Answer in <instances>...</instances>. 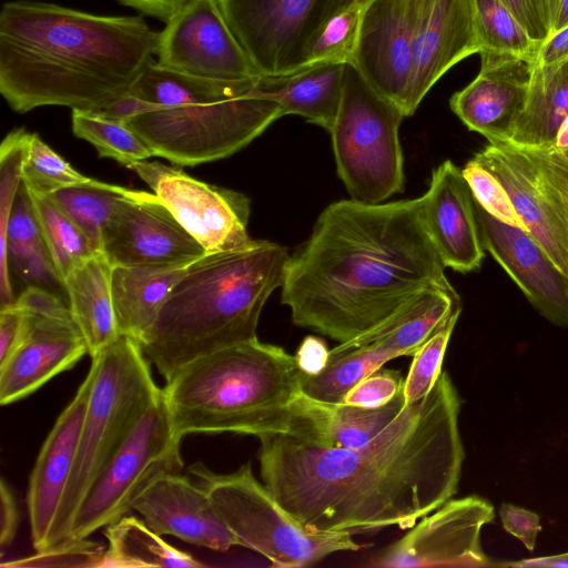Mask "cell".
Here are the masks:
<instances>
[{
  "label": "cell",
  "instance_id": "cell-1",
  "mask_svg": "<svg viewBox=\"0 0 568 568\" xmlns=\"http://www.w3.org/2000/svg\"><path fill=\"white\" fill-rule=\"evenodd\" d=\"M460 398L447 372L358 448H332L288 433L260 437L263 484L312 530L410 529L456 494L464 460Z\"/></svg>",
  "mask_w": 568,
  "mask_h": 568
},
{
  "label": "cell",
  "instance_id": "cell-2",
  "mask_svg": "<svg viewBox=\"0 0 568 568\" xmlns=\"http://www.w3.org/2000/svg\"><path fill=\"white\" fill-rule=\"evenodd\" d=\"M427 231L423 197L326 206L290 255L281 302L295 325L338 343L383 323L422 290L455 291Z\"/></svg>",
  "mask_w": 568,
  "mask_h": 568
},
{
  "label": "cell",
  "instance_id": "cell-3",
  "mask_svg": "<svg viewBox=\"0 0 568 568\" xmlns=\"http://www.w3.org/2000/svg\"><path fill=\"white\" fill-rule=\"evenodd\" d=\"M158 41L139 16L9 1L0 12V93L19 113L45 105L99 112L133 91Z\"/></svg>",
  "mask_w": 568,
  "mask_h": 568
},
{
  "label": "cell",
  "instance_id": "cell-4",
  "mask_svg": "<svg viewBox=\"0 0 568 568\" xmlns=\"http://www.w3.org/2000/svg\"><path fill=\"white\" fill-rule=\"evenodd\" d=\"M290 254L277 243L206 253L170 292L140 348L164 381L189 363L256 338L263 306L282 287Z\"/></svg>",
  "mask_w": 568,
  "mask_h": 568
},
{
  "label": "cell",
  "instance_id": "cell-5",
  "mask_svg": "<svg viewBox=\"0 0 568 568\" xmlns=\"http://www.w3.org/2000/svg\"><path fill=\"white\" fill-rule=\"evenodd\" d=\"M295 356L256 338L189 363L162 388L173 432L290 433L303 398Z\"/></svg>",
  "mask_w": 568,
  "mask_h": 568
},
{
  "label": "cell",
  "instance_id": "cell-6",
  "mask_svg": "<svg viewBox=\"0 0 568 568\" xmlns=\"http://www.w3.org/2000/svg\"><path fill=\"white\" fill-rule=\"evenodd\" d=\"M93 383L70 478L44 549L64 540L84 494L162 395L136 341L120 335L92 358Z\"/></svg>",
  "mask_w": 568,
  "mask_h": 568
},
{
  "label": "cell",
  "instance_id": "cell-7",
  "mask_svg": "<svg viewBox=\"0 0 568 568\" xmlns=\"http://www.w3.org/2000/svg\"><path fill=\"white\" fill-rule=\"evenodd\" d=\"M240 546L250 548L273 567L316 564L338 551L361 548L348 531L312 530L302 526L253 475L251 464L230 474H215L202 463L190 466Z\"/></svg>",
  "mask_w": 568,
  "mask_h": 568
},
{
  "label": "cell",
  "instance_id": "cell-8",
  "mask_svg": "<svg viewBox=\"0 0 568 568\" xmlns=\"http://www.w3.org/2000/svg\"><path fill=\"white\" fill-rule=\"evenodd\" d=\"M405 118L349 63L341 105L329 131L337 174L351 199L377 204L404 189L398 129Z\"/></svg>",
  "mask_w": 568,
  "mask_h": 568
},
{
  "label": "cell",
  "instance_id": "cell-9",
  "mask_svg": "<svg viewBox=\"0 0 568 568\" xmlns=\"http://www.w3.org/2000/svg\"><path fill=\"white\" fill-rule=\"evenodd\" d=\"M282 116L280 104L261 97L254 87L211 103L154 108L124 123L156 156L194 166L236 153Z\"/></svg>",
  "mask_w": 568,
  "mask_h": 568
},
{
  "label": "cell",
  "instance_id": "cell-10",
  "mask_svg": "<svg viewBox=\"0 0 568 568\" xmlns=\"http://www.w3.org/2000/svg\"><path fill=\"white\" fill-rule=\"evenodd\" d=\"M180 443L162 392L84 494L62 542L85 539L129 515L154 479L181 473Z\"/></svg>",
  "mask_w": 568,
  "mask_h": 568
},
{
  "label": "cell",
  "instance_id": "cell-11",
  "mask_svg": "<svg viewBox=\"0 0 568 568\" xmlns=\"http://www.w3.org/2000/svg\"><path fill=\"white\" fill-rule=\"evenodd\" d=\"M459 306L456 291L422 290L373 329L331 349L328 363L318 375L302 373V392L321 402H343L356 383L386 362L413 356Z\"/></svg>",
  "mask_w": 568,
  "mask_h": 568
},
{
  "label": "cell",
  "instance_id": "cell-12",
  "mask_svg": "<svg viewBox=\"0 0 568 568\" xmlns=\"http://www.w3.org/2000/svg\"><path fill=\"white\" fill-rule=\"evenodd\" d=\"M338 0H219L236 40L262 77L303 69L307 50Z\"/></svg>",
  "mask_w": 568,
  "mask_h": 568
},
{
  "label": "cell",
  "instance_id": "cell-13",
  "mask_svg": "<svg viewBox=\"0 0 568 568\" xmlns=\"http://www.w3.org/2000/svg\"><path fill=\"white\" fill-rule=\"evenodd\" d=\"M14 303L26 312V326L17 348L0 366L1 405L29 396L88 354L69 305L55 293L31 285Z\"/></svg>",
  "mask_w": 568,
  "mask_h": 568
},
{
  "label": "cell",
  "instance_id": "cell-14",
  "mask_svg": "<svg viewBox=\"0 0 568 568\" xmlns=\"http://www.w3.org/2000/svg\"><path fill=\"white\" fill-rule=\"evenodd\" d=\"M130 169L207 253L241 248L253 241L247 233L251 202L244 194L158 162L139 161Z\"/></svg>",
  "mask_w": 568,
  "mask_h": 568
},
{
  "label": "cell",
  "instance_id": "cell-15",
  "mask_svg": "<svg viewBox=\"0 0 568 568\" xmlns=\"http://www.w3.org/2000/svg\"><path fill=\"white\" fill-rule=\"evenodd\" d=\"M493 505L478 496L449 499L422 518L400 539L371 559L369 567H488L481 528L493 521Z\"/></svg>",
  "mask_w": 568,
  "mask_h": 568
},
{
  "label": "cell",
  "instance_id": "cell-16",
  "mask_svg": "<svg viewBox=\"0 0 568 568\" xmlns=\"http://www.w3.org/2000/svg\"><path fill=\"white\" fill-rule=\"evenodd\" d=\"M155 55L163 67L213 80L262 77L231 31L219 0H195L166 22Z\"/></svg>",
  "mask_w": 568,
  "mask_h": 568
},
{
  "label": "cell",
  "instance_id": "cell-17",
  "mask_svg": "<svg viewBox=\"0 0 568 568\" xmlns=\"http://www.w3.org/2000/svg\"><path fill=\"white\" fill-rule=\"evenodd\" d=\"M112 266L186 264L207 252L153 193L128 189L100 251Z\"/></svg>",
  "mask_w": 568,
  "mask_h": 568
},
{
  "label": "cell",
  "instance_id": "cell-18",
  "mask_svg": "<svg viewBox=\"0 0 568 568\" xmlns=\"http://www.w3.org/2000/svg\"><path fill=\"white\" fill-rule=\"evenodd\" d=\"M425 0H372L364 10L349 62L405 115L414 38Z\"/></svg>",
  "mask_w": 568,
  "mask_h": 568
},
{
  "label": "cell",
  "instance_id": "cell-19",
  "mask_svg": "<svg viewBox=\"0 0 568 568\" xmlns=\"http://www.w3.org/2000/svg\"><path fill=\"white\" fill-rule=\"evenodd\" d=\"M474 202L484 250L544 317L568 327V278L527 231L495 219Z\"/></svg>",
  "mask_w": 568,
  "mask_h": 568
},
{
  "label": "cell",
  "instance_id": "cell-20",
  "mask_svg": "<svg viewBox=\"0 0 568 568\" xmlns=\"http://www.w3.org/2000/svg\"><path fill=\"white\" fill-rule=\"evenodd\" d=\"M474 0H425L413 44L405 116L456 63L479 53Z\"/></svg>",
  "mask_w": 568,
  "mask_h": 568
},
{
  "label": "cell",
  "instance_id": "cell-21",
  "mask_svg": "<svg viewBox=\"0 0 568 568\" xmlns=\"http://www.w3.org/2000/svg\"><path fill=\"white\" fill-rule=\"evenodd\" d=\"M474 160L504 186L528 233L568 278V226L523 148L488 142Z\"/></svg>",
  "mask_w": 568,
  "mask_h": 568
},
{
  "label": "cell",
  "instance_id": "cell-22",
  "mask_svg": "<svg viewBox=\"0 0 568 568\" xmlns=\"http://www.w3.org/2000/svg\"><path fill=\"white\" fill-rule=\"evenodd\" d=\"M476 78L449 100L452 111L488 142L509 141L528 93L536 59L479 53Z\"/></svg>",
  "mask_w": 568,
  "mask_h": 568
},
{
  "label": "cell",
  "instance_id": "cell-23",
  "mask_svg": "<svg viewBox=\"0 0 568 568\" xmlns=\"http://www.w3.org/2000/svg\"><path fill=\"white\" fill-rule=\"evenodd\" d=\"M133 510L161 536L170 535L217 551L240 546L205 488L181 473L154 479L136 498Z\"/></svg>",
  "mask_w": 568,
  "mask_h": 568
},
{
  "label": "cell",
  "instance_id": "cell-24",
  "mask_svg": "<svg viewBox=\"0 0 568 568\" xmlns=\"http://www.w3.org/2000/svg\"><path fill=\"white\" fill-rule=\"evenodd\" d=\"M90 367L70 404L44 440L28 485L27 506L33 548L47 546L54 518L71 475L93 383Z\"/></svg>",
  "mask_w": 568,
  "mask_h": 568
},
{
  "label": "cell",
  "instance_id": "cell-25",
  "mask_svg": "<svg viewBox=\"0 0 568 568\" xmlns=\"http://www.w3.org/2000/svg\"><path fill=\"white\" fill-rule=\"evenodd\" d=\"M422 197L426 227L444 265L460 273L478 270L485 250L474 196L462 170L450 160L440 163Z\"/></svg>",
  "mask_w": 568,
  "mask_h": 568
},
{
  "label": "cell",
  "instance_id": "cell-26",
  "mask_svg": "<svg viewBox=\"0 0 568 568\" xmlns=\"http://www.w3.org/2000/svg\"><path fill=\"white\" fill-rule=\"evenodd\" d=\"M406 406L403 388L389 403L373 408L321 402L304 394L288 434L326 447L358 448L385 430Z\"/></svg>",
  "mask_w": 568,
  "mask_h": 568
},
{
  "label": "cell",
  "instance_id": "cell-27",
  "mask_svg": "<svg viewBox=\"0 0 568 568\" xmlns=\"http://www.w3.org/2000/svg\"><path fill=\"white\" fill-rule=\"evenodd\" d=\"M9 266L27 286H40L53 293L60 288L65 292L48 250L32 199L22 182L7 224L1 230V306L16 301L9 281Z\"/></svg>",
  "mask_w": 568,
  "mask_h": 568
},
{
  "label": "cell",
  "instance_id": "cell-28",
  "mask_svg": "<svg viewBox=\"0 0 568 568\" xmlns=\"http://www.w3.org/2000/svg\"><path fill=\"white\" fill-rule=\"evenodd\" d=\"M190 264L113 266L111 292L119 334L139 343Z\"/></svg>",
  "mask_w": 568,
  "mask_h": 568
},
{
  "label": "cell",
  "instance_id": "cell-29",
  "mask_svg": "<svg viewBox=\"0 0 568 568\" xmlns=\"http://www.w3.org/2000/svg\"><path fill=\"white\" fill-rule=\"evenodd\" d=\"M346 64H317L284 78L261 77L255 91L278 103L283 116L301 115L329 132L343 97Z\"/></svg>",
  "mask_w": 568,
  "mask_h": 568
},
{
  "label": "cell",
  "instance_id": "cell-30",
  "mask_svg": "<svg viewBox=\"0 0 568 568\" xmlns=\"http://www.w3.org/2000/svg\"><path fill=\"white\" fill-rule=\"evenodd\" d=\"M112 268L106 257L97 252L63 281L68 305L91 358L120 336L111 292Z\"/></svg>",
  "mask_w": 568,
  "mask_h": 568
},
{
  "label": "cell",
  "instance_id": "cell-31",
  "mask_svg": "<svg viewBox=\"0 0 568 568\" xmlns=\"http://www.w3.org/2000/svg\"><path fill=\"white\" fill-rule=\"evenodd\" d=\"M567 116L568 60L552 65L536 61L524 109L505 142L528 148L552 146Z\"/></svg>",
  "mask_w": 568,
  "mask_h": 568
},
{
  "label": "cell",
  "instance_id": "cell-32",
  "mask_svg": "<svg viewBox=\"0 0 568 568\" xmlns=\"http://www.w3.org/2000/svg\"><path fill=\"white\" fill-rule=\"evenodd\" d=\"M108 547L103 568L183 567L204 565L155 532L144 520L125 515L104 527Z\"/></svg>",
  "mask_w": 568,
  "mask_h": 568
},
{
  "label": "cell",
  "instance_id": "cell-33",
  "mask_svg": "<svg viewBox=\"0 0 568 568\" xmlns=\"http://www.w3.org/2000/svg\"><path fill=\"white\" fill-rule=\"evenodd\" d=\"M260 79L213 80L169 69L153 61L140 77L132 93L158 108H176L205 104L244 94L253 89Z\"/></svg>",
  "mask_w": 568,
  "mask_h": 568
},
{
  "label": "cell",
  "instance_id": "cell-34",
  "mask_svg": "<svg viewBox=\"0 0 568 568\" xmlns=\"http://www.w3.org/2000/svg\"><path fill=\"white\" fill-rule=\"evenodd\" d=\"M126 190L93 180L87 184L60 189L51 195L82 231L93 251L100 252L105 226Z\"/></svg>",
  "mask_w": 568,
  "mask_h": 568
},
{
  "label": "cell",
  "instance_id": "cell-35",
  "mask_svg": "<svg viewBox=\"0 0 568 568\" xmlns=\"http://www.w3.org/2000/svg\"><path fill=\"white\" fill-rule=\"evenodd\" d=\"M30 196L52 262L63 282L73 268L97 252L51 194L30 193Z\"/></svg>",
  "mask_w": 568,
  "mask_h": 568
},
{
  "label": "cell",
  "instance_id": "cell-36",
  "mask_svg": "<svg viewBox=\"0 0 568 568\" xmlns=\"http://www.w3.org/2000/svg\"><path fill=\"white\" fill-rule=\"evenodd\" d=\"M73 133L91 143L100 156L112 159L128 168L156 156L143 138L126 123L95 112L72 110Z\"/></svg>",
  "mask_w": 568,
  "mask_h": 568
},
{
  "label": "cell",
  "instance_id": "cell-37",
  "mask_svg": "<svg viewBox=\"0 0 568 568\" xmlns=\"http://www.w3.org/2000/svg\"><path fill=\"white\" fill-rule=\"evenodd\" d=\"M474 9L479 53L537 59L541 44L530 38L501 0H474Z\"/></svg>",
  "mask_w": 568,
  "mask_h": 568
},
{
  "label": "cell",
  "instance_id": "cell-38",
  "mask_svg": "<svg viewBox=\"0 0 568 568\" xmlns=\"http://www.w3.org/2000/svg\"><path fill=\"white\" fill-rule=\"evenodd\" d=\"M365 7L352 3L327 19L307 50L303 69L324 63H349Z\"/></svg>",
  "mask_w": 568,
  "mask_h": 568
},
{
  "label": "cell",
  "instance_id": "cell-39",
  "mask_svg": "<svg viewBox=\"0 0 568 568\" xmlns=\"http://www.w3.org/2000/svg\"><path fill=\"white\" fill-rule=\"evenodd\" d=\"M92 181L74 170L37 133H30L21 173V182L30 193L52 194L60 189Z\"/></svg>",
  "mask_w": 568,
  "mask_h": 568
},
{
  "label": "cell",
  "instance_id": "cell-40",
  "mask_svg": "<svg viewBox=\"0 0 568 568\" xmlns=\"http://www.w3.org/2000/svg\"><path fill=\"white\" fill-rule=\"evenodd\" d=\"M460 312L462 306L456 307L413 355V362L403 386L406 405L425 397L436 384L442 373V364L449 338Z\"/></svg>",
  "mask_w": 568,
  "mask_h": 568
},
{
  "label": "cell",
  "instance_id": "cell-41",
  "mask_svg": "<svg viewBox=\"0 0 568 568\" xmlns=\"http://www.w3.org/2000/svg\"><path fill=\"white\" fill-rule=\"evenodd\" d=\"M462 173L475 201L486 212L506 224L527 231L504 186L486 168L471 159L463 168Z\"/></svg>",
  "mask_w": 568,
  "mask_h": 568
},
{
  "label": "cell",
  "instance_id": "cell-42",
  "mask_svg": "<svg viewBox=\"0 0 568 568\" xmlns=\"http://www.w3.org/2000/svg\"><path fill=\"white\" fill-rule=\"evenodd\" d=\"M105 548L85 539L51 546L32 557L2 564V567H91L103 568Z\"/></svg>",
  "mask_w": 568,
  "mask_h": 568
},
{
  "label": "cell",
  "instance_id": "cell-43",
  "mask_svg": "<svg viewBox=\"0 0 568 568\" xmlns=\"http://www.w3.org/2000/svg\"><path fill=\"white\" fill-rule=\"evenodd\" d=\"M520 148L535 164L546 191L568 226V149L560 150L554 145Z\"/></svg>",
  "mask_w": 568,
  "mask_h": 568
},
{
  "label": "cell",
  "instance_id": "cell-44",
  "mask_svg": "<svg viewBox=\"0 0 568 568\" xmlns=\"http://www.w3.org/2000/svg\"><path fill=\"white\" fill-rule=\"evenodd\" d=\"M403 386L404 379L398 371L381 367L356 383L342 403L367 408L379 407L389 403Z\"/></svg>",
  "mask_w": 568,
  "mask_h": 568
},
{
  "label": "cell",
  "instance_id": "cell-45",
  "mask_svg": "<svg viewBox=\"0 0 568 568\" xmlns=\"http://www.w3.org/2000/svg\"><path fill=\"white\" fill-rule=\"evenodd\" d=\"M499 517L508 534L518 538L529 551L535 549L538 532L541 530L540 518L536 513L511 504H503Z\"/></svg>",
  "mask_w": 568,
  "mask_h": 568
},
{
  "label": "cell",
  "instance_id": "cell-46",
  "mask_svg": "<svg viewBox=\"0 0 568 568\" xmlns=\"http://www.w3.org/2000/svg\"><path fill=\"white\" fill-rule=\"evenodd\" d=\"M532 40L542 44L550 31L541 0H501Z\"/></svg>",
  "mask_w": 568,
  "mask_h": 568
},
{
  "label": "cell",
  "instance_id": "cell-47",
  "mask_svg": "<svg viewBox=\"0 0 568 568\" xmlns=\"http://www.w3.org/2000/svg\"><path fill=\"white\" fill-rule=\"evenodd\" d=\"M26 326V312L14 302L0 311V366L17 348Z\"/></svg>",
  "mask_w": 568,
  "mask_h": 568
},
{
  "label": "cell",
  "instance_id": "cell-48",
  "mask_svg": "<svg viewBox=\"0 0 568 568\" xmlns=\"http://www.w3.org/2000/svg\"><path fill=\"white\" fill-rule=\"evenodd\" d=\"M300 369L307 375H318L327 365L329 351L322 338L306 336L294 355Z\"/></svg>",
  "mask_w": 568,
  "mask_h": 568
},
{
  "label": "cell",
  "instance_id": "cell-49",
  "mask_svg": "<svg viewBox=\"0 0 568 568\" xmlns=\"http://www.w3.org/2000/svg\"><path fill=\"white\" fill-rule=\"evenodd\" d=\"M19 525V510L12 490L4 479L0 485V545L3 551L13 542Z\"/></svg>",
  "mask_w": 568,
  "mask_h": 568
},
{
  "label": "cell",
  "instance_id": "cell-50",
  "mask_svg": "<svg viewBox=\"0 0 568 568\" xmlns=\"http://www.w3.org/2000/svg\"><path fill=\"white\" fill-rule=\"evenodd\" d=\"M122 4L136 9L138 11L169 22L185 7L195 0H118Z\"/></svg>",
  "mask_w": 568,
  "mask_h": 568
},
{
  "label": "cell",
  "instance_id": "cell-51",
  "mask_svg": "<svg viewBox=\"0 0 568 568\" xmlns=\"http://www.w3.org/2000/svg\"><path fill=\"white\" fill-rule=\"evenodd\" d=\"M154 108L158 106L142 100L141 98L136 97L131 92L130 94L119 99L105 109L95 113H99L103 116L113 120L125 122L129 119L136 116L141 113L148 112Z\"/></svg>",
  "mask_w": 568,
  "mask_h": 568
},
{
  "label": "cell",
  "instance_id": "cell-52",
  "mask_svg": "<svg viewBox=\"0 0 568 568\" xmlns=\"http://www.w3.org/2000/svg\"><path fill=\"white\" fill-rule=\"evenodd\" d=\"M568 60V26L550 34L540 45L537 63L558 64Z\"/></svg>",
  "mask_w": 568,
  "mask_h": 568
},
{
  "label": "cell",
  "instance_id": "cell-53",
  "mask_svg": "<svg viewBox=\"0 0 568 568\" xmlns=\"http://www.w3.org/2000/svg\"><path fill=\"white\" fill-rule=\"evenodd\" d=\"M513 567H568V552L507 564Z\"/></svg>",
  "mask_w": 568,
  "mask_h": 568
},
{
  "label": "cell",
  "instance_id": "cell-54",
  "mask_svg": "<svg viewBox=\"0 0 568 568\" xmlns=\"http://www.w3.org/2000/svg\"><path fill=\"white\" fill-rule=\"evenodd\" d=\"M568 26V0H560L550 34Z\"/></svg>",
  "mask_w": 568,
  "mask_h": 568
},
{
  "label": "cell",
  "instance_id": "cell-55",
  "mask_svg": "<svg viewBox=\"0 0 568 568\" xmlns=\"http://www.w3.org/2000/svg\"><path fill=\"white\" fill-rule=\"evenodd\" d=\"M549 31L554 26L560 0H541ZM550 36V34H549Z\"/></svg>",
  "mask_w": 568,
  "mask_h": 568
},
{
  "label": "cell",
  "instance_id": "cell-56",
  "mask_svg": "<svg viewBox=\"0 0 568 568\" xmlns=\"http://www.w3.org/2000/svg\"><path fill=\"white\" fill-rule=\"evenodd\" d=\"M554 146L560 150L568 149V116L559 126Z\"/></svg>",
  "mask_w": 568,
  "mask_h": 568
},
{
  "label": "cell",
  "instance_id": "cell-57",
  "mask_svg": "<svg viewBox=\"0 0 568 568\" xmlns=\"http://www.w3.org/2000/svg\"><path fill=\"white\" fill-rule=\"evenodd\" d=\"M371 1L372 0H338L335 12H337L338 10H341L352 3H359L362 6H367Z\"/></svg>",
  "mask_w": 568,
  "mask_h": 568
}]
</instances>
